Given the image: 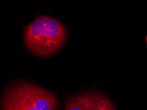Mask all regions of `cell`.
Returning a JSON list of instances; mask_svg holds the SVG:
<instances>
[{"mask_svg": "<svg viewBox=\"0 0 147 110\" xmlns=\"http://www.w3.org/2000/svg\"><path fill=\"white\" fill-rule=\"evenodd\" d=\"M146 42H147V36H146Z\"/></svg>", "mask_w": 147, "mask_h": 110, "instance_id": "obj_7", "label": "cell"}, {"mask_svg": "<svg viewBox=\"0 0 147 110\" xmlns=\"http://www.w3.org/2000/svg\"><path fill=\"white\" fill-rule=\"evenodd\" d=\"M104 95L98 92H85L66 100L65 110H91Z\"/></svg>", "mask_w": 147, "mask_h": 110, "instance_id": "obj_4", "label": "cell"}, {"mask_svg": "<svg viewBox=\"0 0 147 110\" xmlns=\"http://www.w3.org/2000/svg\"><path fill=\"white\" fill-rule=\"evenodd\" d=\"M68 31L59 20L50 16H38L24 30V45L30 53L40 57H53L66 43Z\"/></svg>", "mask_w": 147, "mask_h": 110, "instance_id": "obj_1", "label": "cell"}, {"mask_svg": "<svg viewBox=\"0 0 147 110\" xmlns=\"http://www.w3.org/2000/svg\"><path fill=\"white\" fill-rule=\"evenodd\" d=\"M105 97V96L104 95L102 98L100 99L99 101L95 104L93 106L91 110H102L103 108V102H104V99Z\"/></svg>", "mask_w": 147, "mask_h": 110, "instance_id": "obj_6", "label": "cell"}, {"mask_svg": "<svg viewBox=\"0 0 147 110\" xmlns=\"http://www.w3.org/2000/svg\"><path fill=\"white\" fill-rule=\"evenodd\" d=\"M10 84L37 110H57L58 108L57 99L48 89L24 80L16 81Z\"/></svg>", "mask_w": 147, "mask_h": 110, "instance_id": "obj_2", "label": "cell"}, {"mask_svg": "<svg viewBox=\"0 0 147 110\" xmlns=\"http://www.w3.org/2000/svg\"><path fill=\"white\" fill-rule=\"evenodd\" d=\"M1 110H37L11 85L6 87L1 98Z\"/></svg>", "mask_w": 147, "mask_h": 110, "instance_id": "obj_3", "label": "cell"}, {"mask_svg": "<svg viewBox=\"0 0 147 110\" xmlns=\"http://www.w3.org/2000/svg\"><path fill=\"white\" fill-rule=\"evenodd\" d=\"M102 110H117L110 99L105 96L103 102Z\"/></svg>", "mask_w": 147, "mask_h": 110, "instance_id": "obj_5", "label": "cell"}]
</instances>
